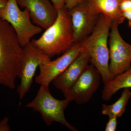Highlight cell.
Instances as JSON below:
<instances>
[{"instance_id":"obj_4","label":"cell","mask_w":131,"mask_h":131,"mask_svg":"<svg viewBox=\"0 0 131 131\" xmlns=\"http://www.w3.org/2000/svg\"><path fill=\"white\" fill-rule=\"evenodd\" d=\"M49 84L40 85L35 98L25 106L40 113L45 124L50 126L53 122L60 123L72 131H77L68 122L64 111L71 102L69 99L59 100L52 96L49 90Z\"/></svg>"},{"instance_id":"obj_6","label":"cell","mask_w":131,"mask_h":131,"mask_svg":"<svg viewBox=\"0 0 131 131\" xmlns=\"http://www.w3.org/2000/svg\"><path fill=\"white\" fill-rule=\"evenodd\" d=\"M23 49L24 54L21 60L19 77L20 84L17 89L20 100V105L30 89L37 69L41 64L51 60L50 57L31 42L24 46Z\"/></svg>"},{"instance_id":"obj_13","label":"cell","mask_w":131,"mask_h":131,"mask_svg":"<svg viewBox=\"0 0 131 131\" xmlns=\"http://www.w3.org/2000/svg\"><path fill=\"white\" fill-rule=\"evenodd\" d=\"M91 10L96 14L110 18L112 23L119 25L125 19L120 10V0H86Z\"/></svg>"},{"instance_id":"obj_19","label":"cell","mask_w":131,"mask_h":131,"mask_svg":"<svg viewBox=\"0 0 131 131\" xmlns=\"http://www.w3.org/2000/svg\"><path fill=\"white\" fill-rule=\"evenodd\" d=\"M56 9L58 11L64 7L66 0H50Z\"/></svg>"},{"instance_id":"obj_3","label":"cell","mask_w":131,"mask_h":131,"mask_svg":"<svg viewBox=\"0 0 131 131\" xmlns=\"http://www.w3.org/2000/svg\"><path fill=\"white\" fill-rule=\"evenodd\" d=\"M31 43L51 58L63 54L74 43L70 16L65 7L57 12L55 22L45 30L41 37Z\"/></svg>"},{"instance_id":"obj_14","label":"cell","mask_w":131,"mask_h":131,"mask_svg":"<svg viewBox=\"0 0 131 131\" xmlns=\"http://www.w3.org/2000/svg\"><path fill=\"white\" fill-rule=\"evenodd\" d=\"M125 88H131V68L104 84L102 93V100L109 101L118 91Z\"/></svg>"},{"instance_id":"obj_2","label":"cell","mask_w":131,"mask_h":131,"mask_svg":"<svg viewBox=\"0 0 131 131\" xmlns=\"http://www.w3.org/2000/svg\"><path fill=\"white\" fill-rule=\"evenodd\" d=\"M112 21L107 16L99 15L93 31L80 42L90 57V62L99 71L105 84L113 80L109 70L108 38Z\"/></svg>"},{"instance_id":"obj_10","label":"cell","mask_w":131,"mask_h":131,"mask_svg":"<svg viewBox=\"0 0 131 131\" xmlns=\"http://www.w3.org/2000/svg\"><path fill=\"white\" fill-rule=\"evenodd\" d=\"M81 50L80 43H74L61 56L40 65L39 67V73L35 78V82L40 85L50 84L73 62Z\"/></svg>"},{"instance_id":"obj_9","label":"cell","mask_w":131,"mask_h":131,"mask_svg":"<svg viewBox=\"0 0 131 131\" xmlns=\"http://www.w3.org/2000/svg\"><path fill=\"white\" fill-rule=\"evenodd\" d=\"M68 10L73 29L74 43H80L93 31L100 15L91 10L86 0H82Z\"/></svg>"},{"instance_id":"obj_18","label":"cell","mask_w":131,"mask_h":131,"mask_svg":"<svg viewBox=\"0 0 131 131\" xmlns=\"http://www.w3.org/2000/svg\"><path fill=\"white\" fill-rule=\"evenodd\" d=\"M9 118L7 117L4 118L0 121V131H10L11 128L8 124Z\"/></svg>"},{"instance_id":"obj_12","label":"cell","mask_w":131,"mask_h":131,"mask_svg":"<svg viewBox=\"0 0 131 131\" xmlns=\"http://www.w3.org/2000/svg\"><path fill=\"white\" fill-rule=\"evenodd\" d=\"M90 59L88 53L82 49L81 52L73 62L52 81L53 85L63 93L68 91L88 65Z\"/></svg>"},{"instance_id":"obj_11","label":"cell","mask_w":131,"mask_h":131,"mask_svg":"<svg viewBox=\"0 0 131 131\" xmlns=\"http://www.w3.org/2000/svg\"><path fill=\"white\" fill-rule=\"evenodd\" d=\"M19 6L28 10L33 23L45 30L55 22L57 11L50 0H16Z\"/></svg>"},{"instance_id":"obj_16","label":"cell","mask_w":131,"mask_h":131,"mask_svg":"<svg viewBox=\"0 0 131 131\" xmlns=\"http://www.w3.org/2000/svg\"><path fill=\"white\" fill-rule=\"evenodd\" d=\"M119 8L121 14L127 20L128 26L131 28V0H120Z\"/></svg>"},{"instance_id":"obj_8","label":"cell","mask_w":131,"mask_h":131,"mask_svg":"<svg viewBox=\"0 0 131 131\" xmlns=\"http://www.w3.org/2000/svg\"><path fill=\"white\" fill-rule=\"evenodd\" d=\"M101 76L92 64H88L73 86L64 94V97L78 105L88 102L100 87Z\"/></svg>"},{"instance_id":"obj_21","label":"cell","mask_w":131,"mask_h":131,"mask_svg":"<svg viewBox=\"0 0 131 131\" xmlns=\"http://www.w3.org/2000/svg\"><path fill=\"white\" fill-rule=\"evenodd\" d=\"M8 0H0V10L5 6Z\"/></svg>"},{"instance_id":"obj_15","label":"cell","mask_w":131,"mask_h":131,"mask_svg":"<svg viewBox=\"0 0 131 131\" xmlns=\"http://www.w3.org/2000/svg\"><path fill=\"white\" fill-rule=\"evenodd\" d=\"M130 89H124L120 98L114 103L110 105L103 104L102 113L109 117H121L126 111V106L131 98Z\"/></svg>"},{"instance_id":"obj_1","label":"cell","mask_w":131,"mask_h":131,"mask_svg":"<svg viewBox=\"0 0 131 131\" xmlns=\"http://www.w3.org/2000/svg\"><path fill=\"white\" fill-rule=\"evenodd\" d=\"M24 54L14 29L0 17V84L15 88Z\"/></svg>"},{"instance_id":"obj_20","label":"cell","mask_w":131,"mask_h":131,"mask_svg":"<svg viewBox=\"0 0 131 131\" xmlns=\"http://www.w3.org/2000/svg\"><path fill=\"white\" fill-rule=\"evenodd\" d=\"M82 0H66L64 7L68 10L71 9Z\"/></svg>"},{"instance_id":"obj_5","label":"cell","mask_w":131,"mask_h":131,"mask_svg":"<svg viewBox=\"0 0 131 131\" xmlns=\"http://www.w3.org/2000/svg\"><path fill=\"white\" fill-rule=\"evenodd\" d=\"M0 17L12 26L23 48L31 42L33 37L42 31V28L32 24L28 10L20 9L16 0H8L0 10Z\"/></svg>"},{"instance_id":"obj_7","label":"cell","mask_w":131,"mask_h":131,"mask_svg":"<svg viewBox=\"0 0 131 131\" xmlns=\"http://www.w3.org/2000/svg\"><path fill=\"white\" fill-rule=\"evenodd\" d=\"M118 26L112 23L108 38L109 70L113 79L131 68V45L121 37Z\"/></svg>"},{"instance_id":"obj_17","label":"cell","mask_w":131,"mask_h":131,"mask_svg":"<svg viewBox=\"0 0 131 131\" xmlns=\"http://www.w3.org/2000/svg\"><path fill=\"white\" fill-rule=\"evenodd\" d=\"M117 118L115 117H109L108 121L106 125L105 131L116 130L117 125Z\"/></svg>"}]
</instances>
